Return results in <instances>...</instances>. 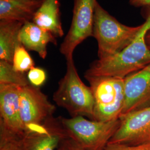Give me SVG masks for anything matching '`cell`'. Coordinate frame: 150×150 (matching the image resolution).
Wrapping results in <instances>:
<instances>
[{
  "label": "cell",
  "instance_id": "1",
  "mask_svg": "<svg viewBox=\"0 0 150 150\" xmlns=\"http://www.w3.org/2000/svg\"><path fill=\"white\" fill-rule=\"evenodd\" d=\"M145 22L139 34L125 48L118 53L98 59L86 71V77H112L125 79L150 64V50L146 35L150 30V4L142 7Z\"/></svg>",
  "mask_w": 150,
  "mask_h": 150
},
{
  "label": "cell",
  "instance_id": "2",
  "mask_svg": "<svg viewBox=\"0 0 150 150\" xmlns=\"http://www.w3.org/2000/svg\"><path fill=\"white\" fill-rule=\"evenodd\" d=\"M143 23L129 26L121 23L97 2L92 36L98 43V56L101 59L118 53L132 43Z\"/></svg>",
  "mask_w": 150,
  "mask_h": 150
},
{
  "label": "cell",
  "instance_id": "3",
  "mask_svg": "<svg viewBox=\"0 0 150 150\" xmlns=\"http://www.w3.org/2000/svg\"><path fill=\"white\" fill-rule=\"evenodd\" d=\"M54 101L66 109L72 117L81 116L93 118V93L90 87L81 80L74 59L67 61L66 72L59 80L58 88L54 93Z\"/></svg>",
  "mask_w": 150,
  "mask_h": 150
},
{
  "label": "cell",
  "instance_id": "4",
  "mask_svg": "<svg viewBox=\"0 0 150 150\" xmlns=\"http://www.w3.org/2000/svg\"><path fill=\"white\" fill-rule=\"evenodd\" d=\"M57 118L67 137L85 150H104L121 123L120 118L111 121H98L81 116Z\"/></svg>",
  "mask_w": 150,
  "mask_h": 150
},
{
  "label": "cell",
  "instance_id": "5",
  "mask_svg": "<svg viewBox=\"0 0 150 150\" xmlns=\"http://www.w3.org/2000/svg\"><path fill=\"white\" fill-rule=\"evenodd\" d=\"M94 98L92 120L111 121L119 119L125 102L124 79L86 77Z\"/></svg>",
  "mask_w": 150,
  "mask_h": 150
},
{
  "label": "cell",
  "instance_id": "6",
  "mask_svg": "<svg viewBox=\"0 0 150 150\" xmlns=\"http://www.w3.org/2000/svg\"><path fill=\"white\" fill-rule=\"evenodd\" d=\"M97 2V0H74L71 26L59 47V52L66 61L73 59L76 47L87 38L92 36Z\"/></svg>",
  "mask_w": 150,
  "mask_h": 150
},
{
  "label": "cell",
  "instance_id": "7",
  "mask_svg": "<svg viewBox=\"0 0 150 150\" xmlns=\"http://www.w3.org/2000/svg\"><path fill=\"white\" fill-rule=\"evenodd\" d=\"M20 108L25 132L53 117L56 107L40 88L30 84L20 87Z\"/></svg>",
  "mask_w": 150,
  "mask_h": 150
},
{
  "label": "cell",
  "instance_id": "8",
  "mask_svg": "<svg viewBox=\"0 0 150 150\" xmlns=\"http://www.w3.org/2000/svg\"><path fill=\"white\" fill-rule=\"evenodd\" d=\"M108 143L129 146L150 145V107L125 114Z\"/></svg>",
  "mask_w": 150,
  "mask_h": 150
},
{
  "label": "cell",
  "instance_id": "9",
  "mask_svg": "<svg viewBox=\"0 0 150 150\" xmlns=\"http://www.w3.org/2000/svg\"><path fill=\"white\" fill-rule=\"evenodd\" d=\"M124 93L121 116L150 107V64L124 79Z\"/></svg>",
  "mask_w": 150,
  "mask_h": 150
},
{
  "label": "cell",
  "instance_id": "10",
  "mask_svg": "<svg viewBox=\"0 0 150 150\" xmlns=\"http://www.w3.org/2000/svg\"><path fill=\"white\" fill-rule=\"evenodd\" d=\"M58 118H50L45 123L28 129L21 137L22 150H56L67 138Z\"/></svg>",
  "mask_w": 150,
  "mask_h": 150
},
{
  "label": "cell",
  "instance_id": "11",
  "mask_svg": "<svg viewBox=\"0 0 150 150\" xmlns=\"http://www.w3.org/2000/svg\"><path fill=\"white\" fill-rule=\"evenodd\" d=\"M20 87L0 85V129L21 138L25 129L20 114Z\"/></svg>",
  "mask_w": 150,
  "mask_h": 150
},
{
  "label": "cell",
  "instance_id": "12",
  "mask_svg": "<svg viewBox=\"0 0 150 150\" xmlns=\"http://www.w3.org/2000/svg\"><path fill=\"white\" fill-rule=\"evenodd\" d=\"M18 41L27 51L37 52L42 59H45L47 55L48 44H57L56 38L51 32L32 21L24 23L18 35Z\"/></svg>",
  "mask_w": 150,
  "mask_h": 150
},
{
  "label": "cell",
  "instance_id": "13",
  "mask_svg": "<svg viewBox=\"0 0 150 150\" xmlns=\"http://www.w3.org/2000/svg\"><path fill=\"white\" fill-rule=\"evenodd\" d=\"M43 0H0V20L32 22Z\"/></svg>",
  "mask_w": 150,
  "mask_h": 150
},
{
  "label": "cell",
  "instance_id": "14",
  "mask_svg": "<svg viewBox=\"0 0 150 150\" xmlns=\"http://www.w3.org/2000/svg\"><path fill=\"white\" fill-rule=\"evenodd\" d=\"M32 22L51 32L55 38L62 37L64 33L61 20L59 0H43Z\"/></svg>",
  "mask_w": 150,
  "mask_h": 150
},
{
  "label": "cell",
  "instance_id": "15",
  "mask_svg": "<svg viewBox=\"0 0 150 150\" xmlns=\"http://www.w3.org/2000/svg\"><path fill=\"white\" fill-rule=\"evenodd\" d=\"M24 24L14 20L0 21V59L12 64L13 54L19 44L18 35Z\"/></svg>",
  "mask_w": 150,
  "mask_h": 150
},
{
  "label": "cell",
  "instance_id": "16",
  "mask_svg": "<svg viewBox=\"0 0 150 150\" xmlns=\"http://www.w3.org/2000/svg\"><path fill=\"white\" fill-rule=\"evenodd\" d=\"M25 74L14 69L12 64L0 60V85H12L23 87L30 85Z\"/></svg>",
  "mask_w": 150,
  "mask_h": 150
},
{
  "label": "cell",
  "instance_id": "17",
  "mask_svg": "<svg viewBox=\"0 0 150 150\" xmlns=\"http://www.w3.org/2000/svg\"><path fill=\"white\" fill-rule=\"evenodd\" d=\"M15 70L25 74L35 67V62L28 51L21 43L16 47L12 61Z\"/></svg>",
  "mask_w": 150,
  "mask_h": 150
},
{
  "label": "cell",
  "instance_id": "18",
  "mask_svg": "<svg viewBox=\"0 0 150 150\" xmlns=\"http://www.w3.org/2000/svg\"><path fill=\"white\" fill-rule=\"evenodd\" d=\"M21 138L0 129V150H22Z\"/></svg>",
  "mask_w": 150,
  "mask_h": 150
},
{
  "label": "cell",
  "instance_id": "19",
  "mask_svg": "<svg viewBox=\"0 0 150 150\" xmlns=\"http://www.w3.org/2000/svg\"><path fill=\"white\" fill-rule=\"evenodd\" d=\"M27 79L33 86H42L46 80V74L45 70L40 67H33L28 72Z\"/></svg>",
  "mask_w": 150,
  "mask_h": 150
},
{
  "label": "cell",
  "instance_id": "20",
  "mask_svg": "<svg viewBox=\"0 0 150 150\" xmlns=\"http://www.w3.org/2000/svg\"><path fill=\"white\" fill-rule=\"evenodd\" d=\"M103 150H150V145L129 146V145L108 143Z\"/></svg>",
  "mask_w": 150,
  "mask_h": 150
},
{
  "label": "cell",
  "instance_id": "21",
  "mask_svg": "<svg viewBox=\"0 0 150 150\" xmlns=\"http://www.w3.org/2000/svg\"><path fill=\"white\" fill-rule=\"evenodd\" d=\"M56 150H85L69 137L65 138L59 144Z\"/></svg>",
  "mask_w": 150,
  "mask_h": 150
},
{
  "label": "cell",
  "instance_id": "22",
  "mask_svg": "<svg viewBox=\"0 0 150 150\" xmlns=\"http://www.w3.org/2000/svg\"><path fill=\"white\" fill-rule=\"evenodd\" d=\"M129 4L134 7H143L150 4V0H129Z\"/></svg>",
  "mask_w": 150,
  "mask_h": 150
},
{
  "label": "cell",
  "instance_id": "23",
  "mask_svg": "<svg viewBox=\"0 0 150 150\" xmlns=\"http://www.w3.org/2000/svg\"><path fill=\"white\" fill-rule=\"evenodd\" d=\"M145 40H146V44H147L148 47H149L150 50V31H149L147 33V34H146V35Z\"/></svg>",
  "mask_w": 150,
  "mask_h": 150
}]
</instances>
